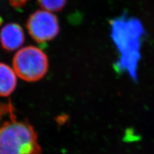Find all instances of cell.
<instances>
[{
  "mask_svg": "<svg viewBox=\"0 0 154 154\" xmlns=\"http://www.w3.org/2000/svg\"><path fill=\"white\" fill-rule=\"evenodd\" d=\"M25 40V33L21 26L17 23H8L0 32V43L6 51H12L17 50L22 46Z\"/></svg>",
  "mask_w": 154,
  "mask_h": 154,
  "instance_id": "cell-5",
  "label": "cell"
},
{
  "mask_svg": "<svg viewBox=\"0 0 154 154\" xmlns=\"http://www.w3.org/2000/svg\"><path fill=\"white\" fill-rule=\"evenodd\" d=\"M17 76L14 69L0 62V96H8L15 90Z\"/></svg>",
  "mask_w": 154,
  "mask_h": 154,
  "instance_id": "cell-6",
  "label": "cell"
},
{
  "mask_svg": "<svg viewBox=\"0 0 154 154\" xmlns=\"http://www.w3.org/2000/svg\"><path fill=\"white\" fill-rule=\"evenodd\" d=\"M28 0H8L10 4L16 8H20L25 6Z\"/></svg>",
  "mask_w": 154,
  "mask_h": 154,
  "instance_id": "cell-9",
  "label": "cell"
},
{
  "mask_svg": "<svg viewBox=\"0 0 154 154\" xmlns=\"http://www.w3.org/2000/svg\"><path fill=\"white\" fill-rule=\"evenodd\" d=\"M110 24L111 37L120 54L116 67L119 71L127 72L136 80L141 41L144 34L142 23L135 17L122 16L113 19Z\"/></svg>",
  "mask_w": 154,
  "mask_h": 154,
  "instance_id": "cell-1",
  "label": "cell"
},
{
  "mask_svg": "<svg viewBox=\"0 0 154 154\" xmlns=\"http://www.w3.org/2000/svg\"><path fill=\"white\" fill-rule=\"evenodd\" d=\"M12 63L16 74L29 82L42 79L49 67L47 55L39 48L33 46L19 50L14 55Z\"/></svg>",
  "mask_w": 154,
  "mask_h": 154,
  "instance_id": "cell-3",
  "label": "cell"
},
{
  "mask_svg": "<svg viewBox=\"0 0 154 154\" xmlns=\"http://www.w3.org/2000/svg\"><path fill=\"white\" fill-rule=\"evenodd\" d=\"M14 108L11 102L7 104L0 103V124L3 122L2 120L5 116L8 115L14 111Z\"/></svg>",
  "mask_w": 154,
  "mask_h": 154,
  "instance_id": "cell-8",
  "label": "cell"
},
{
  "mask_svg": "<svg viewBox=\"0 0 154 154\" xmlns=\"http://www.w3.org/2000/svg\"><path fill=\"white\" fill-rule=\"evenodd\" d=\"M0 154H42L34 128L14 112L0 124Z\"/></svg>",
  "mask_w": 154,
  "mask_h": 154,
  "instance_id": "cell-2",
  "label": "cell"
},
{
  "mask_svg": "<svg viewBox=\"0 0 154 154\" xmlns=\"http://www.w3.org/2000/svg\"><path fill=\"white\" fill-rule=\"evenodd\" d=\"M29 34L38 43H44L55 38L60 32L59 19L47 11H37L29 17L26 23Z\"/></svg>",
  "mask_w": 154,
  "mask_h": 154,
  "instance_id": "cell-4",
  "label": "cell"
},
{
  "mask_svg": "<svg viewBox=\"0 0 154 154\" xmlns=\"http://www.w3.org/2000/svg\"><path fill=\"white\" fill-rule=\"evenodd\" d=\"M67 0H38L39 5L48 12H59L65 7Z\"/></svg>",
  "mask_w": 154,
  "mask_h": 154,
  "instance_id": "cell-7",
  "label": "cell"
}]
</instances>
